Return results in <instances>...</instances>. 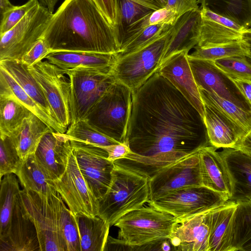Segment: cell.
Masks as SVG:
<instances>
[{"label":"cell","mask_w":251,"mask_h":251,"mask_svg":"<svg viewBox=\"0 0 251 251\" xmlns=\"http://www.w3.org/2000/svg\"><path fill=\"white\" fill-rule=\"evenodd\" d=\"M125 142L130 152L115 165L149 180L211 145L200 113L158 71L133 92Z\"/></svg>","instance_id":"1"},{"label":"cell","mask_w":251,"mask_h":251,"mask_svg":"<svg viewBox=\"0 0 251 251\" xmlns=\"http://www.w3.org/2000/svg\"><path fill=\"white\" fill-rule=\"evenodd\" d=\"M41 39L51 52L120 50L116 29L92 0H65L52 14Z\"/></svg>","instance_id":"2"},{"label":"cell","mask_w":251,"mask_h":251,"mask_svg":"<svg viewBox=\"0 0 251 251\" xmlns=\"http://www.w3.org/2000/svg\"><path fill=\"white\" fill-rule=\"evenodd\" d=\"M149 199V179L115 165L110 185L98 200V216L113 226L126 214L142 207Z\"/></svg>","instance_id":"3"},{"label":"cell","mask_w":251,"mask_h":251,"mask_svg":"<svg viewBox=\"0 0 251 251\" xmlns=\"http://www.w3.org/2000/svg\"><path fill=\"white\" fill-rule=\"evenodd\" d=\"M133 92L116 81L104 92L84 119L95 129L119 143L125 142Z\"/></svg>","instance_id":"4"},{"label":"cell","mask_w":251,"mask_h":251,"mask_svg":"<svg viewBox=\"0 0 251 251\" xmlns=\"http://www.w3.org/2000/svg\"><path fill=\"white\" fill-rule=\"evenodd\" d=\"M178 224L170 214L151 205L131 211L114 225L118 238L131 245H141L170 238Z\"/></svg>","instance_id":"5"},{"label":"cell","mask_w":251,"mask_h":251,"mask_svg":"<svg viewBox=\"0 0 251 251\" xmlns=\"http://www.w3.org/2000/svg\"><path fill=\"white\" fill-rule=\"evenodd\" d=\"M172 27L163 36L133 52L118 57L112 72L116 80L133 92L158 71Z\"/></svg>","instance_id":"6"},{"label":"cell","mask_w":251,"mask_h":251,"mask_svg":"<svg viewBox=\"0 0 251 251\" xmlns=\"http://www.w3.org/2000/svg\"><path fill=\"white\" fill-rule=\"evenodd\" d=\"M70 84L72 123L84 120L92 107L116 80L109 71L97 69L63 70Z\"/></svg>","instance_id":"7"},{"label":"cell","mask_w":251,"mask_h":251,"mask_svg":"<svg viewBox=\"0 0 251 251\" xmlns=\"http://www.w3.org/2000/svg\"><path fill=\"white\" fill-rule=\"evenodd\" d=\"M52 14L38 2L14 27L0 36V60H21L41 38Z\"/></svg>","instance_id":"8"},{"label":"cell","mask_w":251,"mask_h":251,"mask_svg":"<svg viewBox=\"0 0 251 251\" xmlns=\"http://www.w3.org/2000/svg\"><path fill=\"white\" fill-rule=\"evenodd\" d=\"M227 201L222 195L200 186L180 189L148 203L173 215L179 224Z\"/></svg>","instance_id":"9"},{"label":"cell","mask_w":251,"mask_h":251,"mask_svg":"<svg viewBox=\"0 0 251 251\" xmlns=\"http://www.w3.org/2000/svg\"><path fill=\"white\" fill-rule=\"evenodd\" d=\"M52 195L47 197L24 189L20 192L24 207L36 227L41 251H67Z\"/></svg>","instance_id":"10"},{"label":"cell","mask_w":251,"mask_h":251,"mask_svg":"<svg viewBox=\"0 0 251 251\" xmlns=\"http://www.w3.org/2000/svg\"><path fill=\"white\" fill-rule=\"evenodd\" d=\"M28 68L43 91L54 118L67 129L71 123L70 84L63 70L46 60L39 61Z\"/></svg>","instance_id":"11"},{"label":"cell","mask_w":251,"mask_h":251,"mask_svg":"<svg viewBox=\"0 0 251 251\" xmlns=\"http://www.w3.org/2000/svg\"><path fill=\"white\" fill-rule=\"evenodd\" d=\"M70 140L80 171L98 200L105 195L110 185L115 165L107 159V152L100 147Z\"/></svg>","instance_id":"12"},{"label":"cell","mask_w":251,"mask_h":251,"mask_svg":"<svg viewBox=\"0 0 251 251\" xmlns=\"http://www.w3.org/2000/svg\"><path fill=\"white\" fill-rule=\"evenodd\" d=\"M199 151L163 169L149 180V201L180 189L202 186Z\"/></svg>","instance_id":"13"},{"label":"cell","mask_w":251,"mask_h":251,"mask_svg":"<svg viewBox=\"0 0 251 251\" xmlns=\"http://www.w3.org/2000/svg\"><path fill=\"white\" fill-rule=\"evenodd\" d=\"M54 182L57 191L73 215H98V200L88 187L80 171L73 149L65 173Z\"/></svg>","instance_id":"14"},{"label":"cell","mask_w":251,"mask_h":251,"mask_svg":"<svg viewBox=\"0 0 251 251\" xmlns=\"http://www.w3.org/2000/svg\"><path fill=\"white\" fill-rule=\"evenodd\" d=\"M188 61L197 86L229 100L247 111L251 105L233 80L214 61L189 57Z\"/></svg>","instance_id":"15"},{"label":"cell","mask_w":251,"mask_h":251,"mask_svg":"<svg viewBox=\"0 0 251 251\" xmlns=\"http://www.w3.org/2000/svg\"><path fill=\"white\" fill-rule=\"evenodd\" d=\"M72 151L66 133L50 130L42 138L34 155L46 177L55 181L65 173Z\"/></svg>","instance_id":"16"},{"label":"cell","mask_w":251,"mask_h":251,"mask_svg":"<svg viewBox=\"0 0 251 251\" xmlns=\"http://www.w3.org/2000/svg\"><path fill=\"white\" fill-rule=\"evenodd\" d=\"M200 8L202 22L196 47L209 48L242 40L251 32L250 27L241 25L207 8Z\"/></svg>","instance_id":"17"},{"label":"cell","mask_w":251,"mask_h":251,"mask_svg":"<svg viewBox=\"0 0 251 251\" xmlns=\"http://www.w3.org/2000/svg\"><path fill=\"white\" fill-rule=\"evenodd\" d=\"M41 251L34 223L23 204L20 193L5 235L0 238V251Z\"/></svg>","instance_id":"18"},{"label":"cell","mask_w":251,"mask_h":251,"mask_svg":"<svg viewBox=\"0 0 251 251\" xmlns=\"http://www.w3.org/2000/svg\"><path fill=\"white\" fill-rule=\"evenodd\" d=\"M188 52L182 50L174 54L162 63L158 72L180 91L204 119V105L188 61Z\"/></svg>","instance_id":"19"},{"label":"cell","mask_w":251,"mask_h":251,"mask_svg":"<svg viewBox=\"0 0 251 251\" xmlns=\"http://www.w3.org/2000/svg\"><path fill=\"white\" fill-rule=\"evenodd\" d=\"M217 149L210 145L199 151L202 184L229 201L233 195V183L225 161Z\"/></svg>","instance_id":"20"},{"label":"cell","mask_w":251,"mask_h":251,"mask_svg":"<svg viewBox=\"0 0 251 251\" xmlns=\"http://www.w3.org/2000/svg\"><path fill=\"white\" fill-rule=\"evenodd\" d=\"M202 102L203 120L210 145L217 149L236 148L246 132L213 105Z\"/></svg>","instance_id":"21"},{"label":"cell","mask_w":251,"mask_h":251,"mask_svg":"<svg viewBox=\"0 0 251 251\" xmlns=\"http://www.w3.org/2000/svg\"><path fill=\"white\" fill-rule=\"evenodd\" d=\"M210 210L187 219L176 226L169 238L174 251H208Z\"/></svg>","instance_id":"22"},{"label":"cell","mask_w":251,"mask_h":251,"mask_svg":"<svg viewBox=\"0 0 251 251\" xmlns=\"http://www.w3.org/2000/svg\"><path fill=\"white\" fill-rule=\"evenodd\" d=\"M237 206L228 201L209 213L208 251H234L233 220Z\"/></svg>","instance_id":"23"},{"label":"cell","mask_w":251,"mask_h":251,"mask_svg":"<svg viewBox=\"0 0 251 251\" xmlns=\"http://www.w3.org/2000/svg\"><path fill=\"white\" fill-rule=\"evenodd\" d=\"M201 22L200 8L190 11L178 19L172 28L162 63L176 52H189L194 48L198 42Z\"/></svg>","instance_id":"24"},{"label":"cell","mask_w":251,"mask_h":251,"mask_svg":"<svg viewBox=\"0 0 251 251\" xmlns=\"http://www.w3.org/2000/svg\"><path fill=\"white\" fill-rule=\"evenodd\" d=\"M45 59L63 70L97 69L112 72L118 56L117 53L54 51Z\"/></svg>","instance_id":"25"},{"label":"cell","mask_w":251,"mask_h":251,"mask_svg":"<svg viewBox=\"0 0 251 251\" xmlns=\"http://www.w3.org/2000/svg\"><path fill=\"white\" fill-rule=\"evenodd\" d=\"M220 152L233 183V195L229 201L247 200L251 196V155L237 148H225Z\"/></svg>","instance_id":"26"},{"label":"cell","mask_w":251,"mask_h":251,"mask_svg":"<svg viewBox=\"0 0 251 251\" xmlns=\"http://www.w3.org/2000/svg\"><path fill=\"white\" fill-rule=\"evenodd\" d=\"M50 130H51L49 126L32 113L20 127L9 137L15 145L20 158L24 161L35 153L42 138Z\"/></svg>","instance_id":"27"},{"label":"cell","mask_w":251,"mask_h":251,"mask_svg":"<svg viewBox=\"0 0 251 251\" xmlns=\"http://www.w3.org/2000/svg\"><path fill=\"white\" fill-rule=\"evenodd\" d=\"M0 94L10 95L45 122L53 132L65 133L67 129L35 101L2 68L0 67Z\"/></svg>","instance_id":"28"},{"label":"cell","mask_w":251,"mask_h":251,"mask_svg":"<svg viewBox=\"0 0 251 251\" xmlns=\"http://www.w3.org/2000/svg\"><path fill=\"white\" fill-rule=\"evenodd\" d=\"M0 67L4 70L35 101L54 118L43 91L26 65L21 60L5 59L0 60Z\"/></svg>","instance_id":"29"},{"label":"cell","mask_w":251,"mask_h":251,"mask_svg":"<svg viewBox=\"0 0 251 251\" xmlns=\"http://www.w3.org/2000/svg\"><path fill=\"white\" fill-rule=\"evenodd\" d=\"M75 217L80 234L81 251H104L110 225L98 215Z\"/></svg>","instance_id":"30"},{"label":"cell","mask_w":251,"mask_h":251,"mask_svg":"<svg viewBox=\"0 0 251 251\" xmlns=\"http://www.w3.org/2000/svg\"><path fill=\"white\" fill-rule=\"evenodd\" d=\"M15 175L25 190L34 191L47 197L57 192L54 181L46 177L34 154L22 162Z\"/></svg>","instance_id":"31"},{"label":"cell","mask_w":251,"mask_h":251,"mask_svg":"<svg viewBox=\"0 0 251 251\" xmlns=\"http://www.w3.org/2000/svg\"><path fill=\"white\" fill-rule=\"evenodd\" d=\"M32 112L12 96L0 94V138L10 137Z\"/></svg>","instance_id":"32"},{"label":"cell","mask_w":251,"mask_h":251,"mask_svg":"<svg viewBox=\"0 0 251 251\" xmlns=\"http://www.w3.org/2000/svg\"><path fill=\"white\" fill-rule=\"evenodd\" d=\"M200 7L228 18L247 27L251 25V0H198Z\"/></svg>","instance_id":"33"},{"label":"cell","mask_w":251,"mask_h":251,"mask_svg":"<svg viewBox=\"0 0 251 251\" xmlns=\"http://www.w3.org/2000/svg\"><path fill=\"white\" fill-rule=\"evenodd\" d=\"M61 235L67 251H81L80 238L76 217L63 201L58 191L52 195Z\"/></svg>","instance_id":"34"},{"label":"cell","mask_w":251,"mask_h":251,"mask_svg":"<svg viewBox=\"0 0 251 251\" xmlns=\"http://www.w3.org/2000/svg\"><path fill=\"white\" fill-rule=\"evenodd\" d=\"M233 220L234 251H251V201H236Z\"/></svg>","instance_id":"35"},{"label":"cell","mask_w":251,"mask_h":251,"mask_svg":"<svg viewBox=\"0 0 251 251\" xmlns=\"http://www.w3.org/2000/svg\"><path fill=\"white\" fill-rule=\"evenodd\" d=\"M16 176L13 173L8 174L0 180V238L7 231L15 203L21 190Z\"/></svg>","instance_id":"36"},{"label":"cell","mask_w":251,"mask_h":251,"mask_svg":"<svg viewBox=\"0 0 251 251\" xmlns=\"http://www.w3.org/2000/svg\"><path fill=\"white\" fill-rule=\"evenodd\" d=\"M198 88L202 101L210 103L220 110L247 134L251 132V112L246 111L213 93Z\"/></svg>","instance_id":"37"},{"label":"cell","mask_w":251,"mask_h":251,"mask_svg":"<svg viewBox=\"0 0 251 251\" xmlns=\"http://www.w3.org/2000/svg\"><path fill=\"white\" fill-rule=\"evenodd\" d=\"M173 25H155L147 26L126 39L117 53L121 57L133 52L166 34Z\"/></svg>","instance_id":"38"},{"label":"cell","mask_w":251,"mask_h":251,"mask_svg":"<svg viewBox=\"0 0 251 251\" xmlns=\"http://www.w3.org/2000/svg\"><path fill=\"white\" fill-rule=\"evenodd\" d=\"M194 49L195 51L188 54L189 57L210 61L231 56L247 57L250 54L249 45L245 39L209 48L196 46Z\"/></svg>","instance_id":"39"},{"label":"cell","mask_w":251,"mask_h":251,"mask_svg":"<svg viewBox=\"0 0 251 251\" xmlns=\"http://www.w3.org/2000/svg\"><path fill=\"white\" fill-rule=\"evenodd\" d=\"M66 134L70 140L98 147L120 143L98 131L85 119L71 124Z\"/></svg>","instance_id":"40"},{"label":"cell","mask_w":251,"mask_h":251,"mask_svg":"<svg viewBox=\"0 0 251 251\" xmlns=\"http://www.w3.org/2000/svg\"><path fill=\"white\" fill-rule=\"evenodd\" d=\"M214 62L231 78L251 81V62L247 56H231Z\"/></svg>","instance_id":"41"},{"label":"cell","mask_w":251,"mask_h":251,"mask_svg":"<svg viewBox=\"0 0 251 251\" xmlns=\"http://www.w3.org/2000/svg\"><path fill=\"white\" fill-rule=\"evenodd\" d=\"M23 161L17 149L9 137L0 138V177L13 173L16 174Z\"/></svg>","instance_id":"42"},{"label":"cell","mask_w":251,"mask_h":251,"mask_svg":"<svg viewBox=\"0 0 251 251\" xmlns=\"http://www.w3.org/2000/svg\"><path fill=\"white\" fill-rule=\"evenodd\" d=\"M38 2V0H28L25 4L15 7L1 15L0 36L14 27L26 14Z\"/></svg>","instance_id":"43"},{"label":"cell","mask_w":251,"mask_h":251,"mask_svg":"<svg viewBox=\"0 0 251 251\" xmlns=\"http://www.w3.org/2000/svg\"><path fill=\"white\" fill-rule=\"evenodd\" d=\"M178 19L174 10L165 6L151 14L146 21L145 27L159 24L174 25Z\"/></svg>","instance_id":"44"},{"label":"cell","mask_w":251,"mask_h":251,"mask_svg":"<svg viewBox=\"0 0 251 251\" xmlns=\"http://www.w3.org/2000/svg\"><path fill=\"white\" fill-rule=\"evenodd\" d=\"M50 52L45 42L41 38L23 56L21 61L27 67H29L44 59Z\"/></svg>","instance_id":"45"},{"label":"cell","mask_w":251,"mask_h":251,"mask_svg":"<svg viewBox=\"0 0 251 251\" xmlns=\"http://www.w3.org/2000/svg\"><path fill=\"white\" fill-rule=\"evenodd\" d=\"M110 24L117 30L118 14L116 0H92Z\"/></svg>","instance_id":"46"},{"label":"cell","mask_w":251,"mask_h":251,"mask_svg":"<svg viewBox=\"0 0 251 251\" xmlns=\"http://www.w3.org/2000/svg\"><path fill=\"white\" fill-rule=\"evenodd\" d=\"M198 0H167V7L174 10L178 18L185 13L199 9Z\"/></svg>","instance_id":"47"},{"label":"cell","mask_w":251,"mask_h":251,"mask_svg":"<svg viewBox=\"0 0 251 251\" xmlns=\"http://www.w3.org/2000/svg\"><path fill=\"white\" fill-rule=\"evenodd\" d=\"M99 147L107 152V159L113 162L124 158L130 152L129 146L126 142Z\"/></svg>","instance_id":"48"},{"label":"cell","mask_w":251,"mask_h":251,"mask_svg":"<svg viewBox=\"0 0 251 251\" xmlns=\"http://www.w3.org/2000/svg\"><path fill=\"white\" fill-rule=\"evenodd\" d=\"M135 4L141 6L144 8L155 11L165 5L161 0H126Z\"/></svg>","instance_id":"49"},{"label":"cell","mask_w":251,"mask_h":251,"mask_svg":"<svg viewBox=\"0 0 251 251\" xmlns=\"http://www.w3.org/2000/svg\"><path fill=\"white\" fill-rule=\"evenodd\" d=\"M232 79L251 105V81L240 79Z\"/></svg>","instance_id":"50"},{"label":"cell","mask_w":251,"mask_h":251,"mask_svg":"<svg viewBox=\"0 0 251 251\" xmlns=\"http://www.w3.org/2000/svg\"><path fill=\"white\" fill-rule=\"evenodd\" d=\"M236 148L251 155V132L241 140Z\"/></svg>","instance_id":"51"},{"label":"cell","mask_w":251,"mask_h":251,"mask_svg":"<svg viewBox=\"0 0 251 251\" xmlns=\"http://www.w3.org/2000/svg\"><path fill=\"white\" fill-rule=\"evenodd\" d=\"M15 7V6L12 4L9 0H0V12L1 15Z\"/></svg>","instance_id":"52"},{"label":"cell","mask_w":251,"mask_h":251,"mask_svg":"<svg viewBox=\"0 0 251 251\" xmlns=\"http://www.w3.org/2000/svg\"><path fill=\"white\" fill-rule=\"evenodd\" d=\"M42 5L46 7L51 13H53L54 6L58 0H39Z\"/></svg>","instance_id":"53"},{"label":"cell","mask_w":251,"mask_h":251,"mask_svg":"<svg viewBox=\"0 0 251 251\" xmlns=\"http://www.w3.org/2000/svg\"><path fill=\"white\" fill-rule=\"evenodd\" d=\"M161 1L165 5H166L167 0H161Z\"/></svg>","instance_id":"54"},{"label":"cell","mask_w":251,"mask_h":251,"mask_svg":"<svg viewBox=\"0 0 251 251\" xmlns=\"http://www.w3.org/2000/svg\"><path fill=\"white\" fill-rule=\"evenodd\" d=\"M248 200L251 201V196L247 199Z\"/></svg>","instance_id":"55"}]
</instances>
